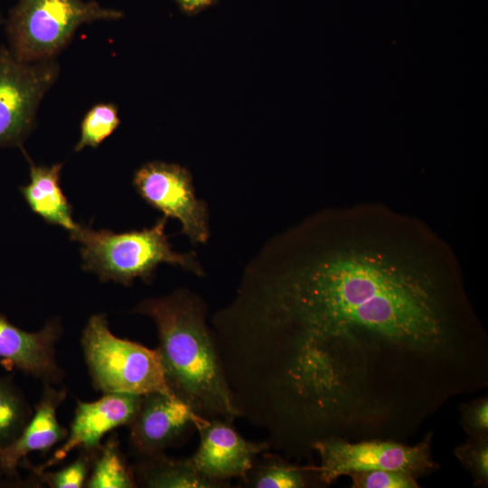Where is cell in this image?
Here are the masks:
<instances>
[{"mask_svg": "<svg viewBox=\"0 0 488 488\" xmlns=\"http://www.w3.org/2000/svg\"><path fill=\"white\" fill-rule=\"evenodd\" d=\"M380 208L324 211L271 238L212 315L250 368L333 365L393 410L441 408L488 380V343L427 230Z\"/></svg>", "mask_w": 488, "mask_h": 488, "instance_id": "1", "label": "cell"}, {"mask_svg": "<svg viewBox=\"0 0 488 488\" xmlns=\"http://www.w3.org/2000/svg\"><path fill=\"white\" fill-rule=\"evenodd\" d=\"M132 313L154 322L165 379L175 397L207 419L233 422L239 418L200 296L176 289L141 301Z\"/></svg>", "mask_w": 488, "mask_h": 488, "instance_id": "2", "label": "cell"}, {"mask_svg": "<svg viewBox=\"0 0 488 488\" xmlns=\"http://www.w3.org/2000/svg\"><path fill=\"white\" fill-rule=\"evenodd\" d=\"M167 219L163 216L150 228L120 233L80 224L70 238L80 244L82 268L96 274L102 282L130 286L141 278L149 283L162 263L203 277L205 272L194 252L173 249L165 232Z\"/></svg>", "mask_w": 488, "mask_h": 488, "instance_id": "3", "label": "cell"}, {"mask_svg": "<svg viewBox=\"0 0 488 488\" xmlns=\"http://www.w3.org/2000/svg\"><path fill=\"white\" fill-rule=\"evenodd\" d=\"M123 15L93 0H18L5 21L7 48L24 62L56 59L81 25Z\"/></svg>", "mask_w": 488, "mask_h": 488, "instance_id": "4", "label": "cell"}, {"mask_svg": "<svg viewBox=\"0 0 488 488\" xmlns=\"http://www.w3.org/2000/svg\"><path fill=\"white\" fill-rule=\"evenodd\" d=\"M81 346L97 390L174 395L167 384L158 349L114 335L105 314L89 318L82 332Z\"/></svg>", "mask_w": 488, "mask_h": 488, "instance_id": "5", "label": "cell"}, {"mask_svg": "<svg viewBox=\"0 0 488 488\" xmlns=\"http://www.w3.org/2000/svg\"><path fill=\"white\" fill-rule=\"evenodd\" d=\"M314 452L319 457L316 471L322 484L361 471H400L418 479L438 468L432 455L431 434L413 446L392 439L327 438L317 442Z\"/></svg>", "mask_w": 488, "mask_h": 488, "instance_id": "6", "label": "cell"}, {"mask_svg": "<svg viewBox=\"0 0 488 488\" xmlns=\"http://www.w3.org/2000/svg\"><path fill=\"white\" fill-rule=\"evenodd\" d=\"M60 72L56 59L24 62L0 46V147L23 149L36 127L39 106Z\"/></svg>", "mask_w": 488, "mask_h": 488, "instance_id": "7", "label": "cell"}, {"mask_svg": "<svg viewBox=\"0 0 488 488\" xmlns=\"http://www.w3.org/2000/svg\"><path fill=\"white\" fill-rule=\"evenodd\" d=\"M133 185L149 206L179 221L182 233L192 244L207 243L211 235L208 206L197 198L186 167L158 160L147 162L135 172Z\"/></svg>", "mask_w": 488, "mask_h": 488, "instance_id": "8", "label": "cell"}, {"mask_svg": "<svg viewBox=\"0 0 488 488\" xmlns=\"http://www.w3.org/2000/svg\"><path fill=\"white\" fill-rule=\"evenodd\" d=\"M206 419L174 395L146 393L127 426L129 445L138 457L163 454Z\"/></svg>", "mask_w": 488, "mask_h": 488, "instance_id": "9", "label": "cell"}, {"mask_svg": "<svg viewBox=\"0 0 488 488\" xmlns=\"http://www.w3.org/2000/svg\"><path fill=\"white\" fill-rule=\"evenodd\" d=\"M142 395L103 393L98 400H77L73 420L67 437L53 455L42 465L31 466L43 471L62 462L75 449L97 451L103 436L111 430L128 426L134 418Z\"/></svg>", "mask_w": 488, "mask_h": 488, "instance_id": "10", "label": "cell"}, {"mask_svg": "<svg viewBox=\"0 0 488 488\" xmlns=\"http://www.w3.org/2000/svg\"><path fill=\"white\" fill-rule=\"evenodd\" d=\"M231 423L221 418H211L195 427L200 443L190 459L196 469L210 479L222 482L231 478L241 479L258 456L270 449L266 440L253 442L243 438Z\"/></svg>", "mask_w": 488, "mask_h": 488, "instance_id": "11", "label": "cell"}, {"mask_svg": "<svg viewBox=\"0 0 488 488\" xmlns=\"http://www.w3.org/2000/svg\"><path fill=\"white\" fill-rule=\"evenodd\" d=\"M62 334L58 318L37 332L24 331L0 312V360L42 383L58 384L64 374L56 358V345Z\"/></svg>", "mask_w": 488, "mask_h": 488, "instance_id": "12", "label": "cell"}, {"mask_svg": "<svg viewBox=\"0 0 488 488\" xmlns=\"http://www.w3.org/2000/svg\"><path fill=\"white\" fill-rule=\"evenodd\" d=\"M66 395L65 389L43 383L41 398L23 432L14 443L0 450V471L13 484H21L17 467L28 454H45L67 437L68 430L60 425L57 418Z\"/></svg>", "mask_w": 488, "mask_h": 488, "instance_id": "13", "label": "cell"}, {"mask_svg": "<svg viewBox=\"0 0 488 488\" xmlns=\"http://www.w3.org/2000/svg\"><path fill=\"white\" fill-rule=\"evenodd\" d=\"M29 163L30 182L20 187L31 211L49 224L62 227L70 233L78 229L72 207L61 187L62 164H35L23 150Z\"/></svg>", "mask_w": 488, "mask_h": 488, "instance_id": "14", "label": "cell"}, {"mask_svg": "<svg viewBox=\"0 0 488 488\" xmlns=\"http://www.w3.org/2000/svg\"><path fill=\"white\" fill-rule=\"evenodd\" d=\"M137 484L148 488H221L229 482L201 474L190 458L174 459L164 453L139 457L132 468Z\"/></svg>", "mask_w": 488, "mask_h": 488, "instance_id": "15", "label": "cell"}, {"mask_svg": "<svg viewBox=\"0 0 488 488\" xmlns=\"http://www.w3.org/2000/svg\"><path fill=\"white\" fill-rule=\"evenodd\" d=\"M241 481L243 486L252 488H305L322 484L316 465L300 466L281 456L264 453Z\"/></svg>", "mask_w": 488, "mask_h": 488, "instance_id": "16", "label": "cell"}, {"mask_svg": "<svg viewBox=\"0 0 488 488\" xmlns=\"http://www.w3.org/2000/svg\"><path fill=\"white\" fill-rule=\"evenodd\" d=\"M137 483L120 450L119 442L110 436L96 451L86 482L88 488H133Z\"/></svg>", "mask_w": 488, "mask_h": 488, "instance_id": "17", "label": "cell"}, {"mask_svg": "<svg viewBox=\"0 0 488 488\" xmlns=\"http://www.w3.org/2000/svg\"><path fill=\"white\" fill-rule=\"evenodd\" d=\"M33 413L24 394L12 379L0 375V450L17 439Z\"/></svg>", "mask_w": 488, "mask_h": 488, "instance_id": "18", "label": "cell"}, {"mask_svg": "<svg viewBox=\"0 0 488 488\" xmlns=\"http://www.w3.org/2000/svg\"><path fill=\"white\" fill-rule=\"evenodd\" d=\"M119 125L118 109L114 103L95 104L81 120L80 138L74 147L75 152H80L86 147L99 146Z\"/></svg>", "mask_w": 488, "mask_h": 488, "instance_id": "19", "label": "cell"}, {"mask_svg": "<svg viewBox=\"0 0 488 488\" xmlns=\"http://www.w3.org/2000/svg\"><path fill=\"white\" fill-rule=\"evenodd\" d=\"M95 453L96 451L80 450L77 459L54 472L38 471L30 467L33 480L36 484L43 483L51 488L85 487Z\"/></svg>", "mask_w": 488, "mask_h": 488, "instance_id": "20", "label": "cell"}, {"mask_svg": "<svg viewBox=\"0 0 488 488\" xmlns=\"http://www.w3.org/2000/svg\"><path fill=\"white\" fill-rule=\"evenodd\" d=\"M455 455L470 473L476 486L488 484V436L468 437L455 449Z\"/></svg>", "mask_w": 488, "mask_h": 488, "instance_id": "21", "label": "cell"}, {"mask_svg": "<svg viewBox=\"0 0 488 488\" xmlns=\"http://www.w3.org/2000/svg\"><path fill=\"white\" fill-rule=\"evenodd\" d=\"M354 488H418L417 478L412 474L393 470H369L348 475Z\"/></svg>", "mask_w": 488, "mask_h": 488, "instance_id": "22", "label": "cell"}, {"mask_svg": "<svg viewBox=\"0 0 488 488\" xmlns=\"http://www.w3.org/2000/svg\"><path fill=\"white\" fill-rule=\"evenodd\" d=\"M461 421L469 437L488 436L487 397L462 404Z\"/></svg>", "mask_w": 488, "mask_h": 488, "instance_id": "23", "label": "cell"}, {"mask_svg": "<svg viewBox=\"0 0 488 488\" xmlns=\"http://www.w3.org/2000/svg\"><path fill=\"white\" fill-rule=\"evenodd\" d=\"M186 14H195L212 5L218 0H174Z\"/></svg>", "mask_w": 488, "mask_h": 488, "instance_id": "24", "label": "cell"}, {"mask_svg": "<svg viewBox=\"0 0 488 488\" xmlns=\"http://www.w3.org/2000/svg\"><path fill=\"white\" fill-rule=\"evenodd\" d=\"M3 476H5V475H4L3 473L0 471V484L7 483L6 482H3V481H2Z\"/></svg>", "mask_w": 488, "mask_h": 488, "instance_id": "25", "label": "cell"}, {"mask_svg": "<svg viewBox=\"0 0 488 488\" xmlns=\"http://www.w3.org/2000/svg\"><path fill=\"white\" fill-rule=\"evenodd\" d=\"M3 20H2V16H1V14H0V24L2 23Z\"/></svg>", "mask_w": 488, "mask_h": 488, "instance_id": "26", "label": "cell"}]
</instances>
